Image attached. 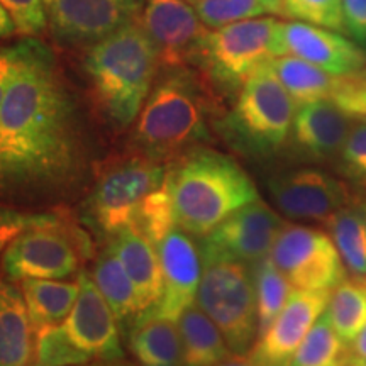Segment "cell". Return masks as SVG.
Here are the masks:
<instances>
[{"instance_id": "obj_1", "label": "cell", "mask_w": 366, "mask_h": 366, "mask_svg": "<svg viewBox=\"0 0 366 366\" xmlns=\"http://www.w3.org/2000/svg\"><path fill=\"white\" fill-rule=\"evenodd\" d=\"M81 162L75 104L51 51L31 38L17 43L0 102V200L61 192L79 180Z\"/></svg>"}, {"instance_id": "obj_2", "label": "cell", "mask_w": 366, "mask_h": 366, "mask_svg": "<svg viewBox=\"0 0 366 366\" xmlns=\"http://www.w3.org/2000/svg\"><path fill=\"white\" fill-rule=\"evenodd\" d=\"M177 226L194 236L259 199L253 180L236 159L209 148H192L167 168Z\"/></svg>"}, {"instance_id": "obj_3", "label": "cell", "mask_w": 366, "mask_h": 366, "mask_svg": "<svg viewBox=\"0 0 366 366\" xmlns=\"http://www.w3.org/2000/svg\"><path fill=\"white\" fill-rule=\"evenodd\" d=\"M158 66L157 49L139 21L90 46L84 70L92 102L107 124L126 129L136 121L153 89Z\"/></svg>"}, {"instance_id": "obj_4", "label": "cell", "mask_w": 366, "mask_h": 366, "mask_svg": "<svg viewBox=\"0 0 366 366\" xmlns=\"http://www.w3.org/2000/svg\"><path fill=\"white\" fill-rule=\"evenodd\" d=\"M207 112V97L199 80L185 68H170L151 89L132 139L146 157H172L209 136Z\"/></svg>"}, {"instance_id": "obj_5", "label": "cell", "mask_w": 366, "mask_h": 366, "mask_svg": "<svg viewBox=\"0 0 366 366\" xmlns=\"http://www.w3.org/2000/svg\"><path fill=\"white\" fill-rule=\"evenodd\" d=\"M297 104L269 66L258 68L241 85L234 107L222 122L232 144L253 154H269L285 143L294 126Z\"/></svg>"}, {"instance_id": "obj_6", "label": "cell", "mask_w": 366, "mask_h": 366, "mask_svg": "<svg viewBox=\"0 0 366 366\" xmlns=\"http://www.w3.org/2000/svg\"><path fill=\"white\" fill-rule=\"evenodd\" d=\"M199 307L214 320L234 355H249L258 341L254 282L248 264L202 253Z\"/></svg>"}, {"instance_id": "obj_7", "label": "cell", "mask_w": 366, "mask_h": 366, "mask_svg": "<svg viewBox=\"0 0 366 366\" xmlns=\"http://www.w3.org/2000/svg\"><path fill=\"white\" fill-rule=\"evenodd\" d=\"M90 237L63 216L51 214L48 221L17 236L2 256V269L14 282L26 278L65 280L92 253Z\"/></svg>"}, {"instance_id": "obj_8", "label": "cell", "mask_w": 366, "mask_h": 366, "mask_svg": "<svg viewBox=\"0 0 366 366\" xmlns=\"http://www.w3.org/2000/svg\"><path fill=\"white\" fill-rule=\"evenodd\" d=\"M167 168L146 154L117 158L105 164L89 199L92 222L111 237L134 226L137 210L148 194L162 185Z\"/></svg>"}, {"instance_id": "obj_9", "label": "cell", "mask_w": 366, "mask_h": 366, "mask_svg": "<svg viewBox=\"0 0 366 366\" xmlns=\"http://www.w3.org/2000/svg\"><path fill=\"white\" fill-rule=\"evenodd\" d=\"M273 17H254L217 27L204 36L194 63L219 85L237 89L274 58Z\"/></svg>"}, {"instance_id": "obj_10", "label": "cell", "mask_w": 366, "mask_h": 366, "mask_svg": "<svg viewBox=\"0 0 366 366\" xmlns=\"http://www.w3.org/2000/svg\"><path fill=\"white\" fill-rule=\"evenodd\" d=\"M269 258L295 290H332L346 278L331 236L315 227L283 224Z\"/></svg>"}, {"instance_id": "obj_11", "label": "cell", "mask_w": 366, "mask_h": 366, "mask_svg": "<svg viewBox=\"0 0 366 366\" xmlns=\"http://www.w3.org/2000/svg\"><path fill=\"white\" fill-rule=\"evenodd\" d=\"M146 0H44L48 27L65 44H95L139 19Z\"/></svg>"}, {"instance_id": "obj_12", "label": "cell", "mask_w": 366, "mask_h": 366, "mask_svg": "<svg viewBox=\"0 0 366 366\" xmlns=\"http://www.w3.org/2000/svg\"><path fill=\"white\" fill-rule=\"evenodd\" d=\"M283 224L280 216L258 199L236 210L205 236L200 253L256 264L272 253Z\"/></svg>"}, {"instance_id": "obj_13", "label": "cell", "mask_w": 366, "mask_h": 366, "mask_svg": "<svg viewBox=\"0 0 366 366\" xmlns=\"http://www.w3.org/2000/svg\"><path fill=\"white\" fill-rule=\"evenodd\" d=\"M137 21L157 49L159 65L167 70L194 63L209 33L195 7L185 0H146Z\"/></svg>"}, {"instance_id": "obj_14", "label": "cell", "mask_w": 366, "mask_h": 366, "mask_svg": "<svg viewBox=\"0 0 366 366\" xmlns=\"http://www.w3.org/2000/svg\"><path fill=\"white\" fill-rule=\"evenodd\" d=\"M297 56L334 76L350 75L366 65V51L341 33L302 21H278L274 56Z\"/></svg>"}, {"instance_id": "obj_15", "label": "cell", "mask_w": 366, "mask_h": 366, "mask_svg": "<svg viewBox=\"0 0 366 366\" xmlns=\"http://www.w3.org/2000/svg\"><path fill=\"white\" fill-rule=\"evenodd\" d=\"M268 189L287 217L324 224L353 199L345 182L314 168L272 177Z\"/></svg>"}, {"instance_id": "obj_16", "label": "cell", "mask_w": 366, "mask_h": 366, "mask_svg": "<svg viewBox=\"0 0 366 366\" xmlns=\"http://www.w3.org/2000/svg\"><path fill=\"white\" fill-rule=\"evenodd\" d=\"M331 290H292L285 307L258 337L249 356L262 366H288L297 347L327 307Z\"/></svg>"}, {"instance_id": "obj_17", "label": "cell", "mask_w": 366, "mask_h": 366, "mask_svg": "<svg viewBox=\"0 0 366 366\" xmlns=\"http://www.w3.org/2000/svg\"><path fill=\"white\" fill-rule=\"evenodd\" d=\"M79 297L71 312L61 322L63 329L68 337L94 360H122L124 351L119 337L117 319L111 305L85 272L79 274Z\"/></svg>"}, {"instance_id": "obj_18", "label": "cell", "mask_w": 366, "mask_h": 366, "mask_svg": "<svg viewBox=\"0 0 366 366\" xmlns=\"http://www.w3.org/2000/svg\"><path fill=\"white\" fill-rule=\"evenodd\" d=\"M163 272V297L153 312L159 317L178 322L180 315L194 305L202 278V258L195 242L180 227L158 246Z\"/></svg>"}, {"instance_id": "obj_19", "label": "cell", "mask_w": 366, "mask_h": 366, "mask_svg": "<svg viewBox=\"0 0 366 366\" xmlns=\"http://www.w3.org/2000/svg\"><path fill=\"white\" fill-rule=\"evenodd\" d=\"M353 122L331 99L315 100L297 107L292 139L305 157L324 162L341 153Z\"/></svg>"}, {"instance_id": "obj_20", "label": "cell", "mask_w": 366, "mask_h": 366, "mask_svg": "<svg viewBox=\"0 0 366 366\" xmlns=\"http://www.w3.org/2000/svg\"><path fill=\"white\" fill-rule=\"evenodd\" d=\"M111 248L134 285L139 315L153 312L163 297V272L154 244L129 227L112 237Z\"/></svg>"}, {"instance_id": "obj_21", "label": "cell", "mask_w": 366, "mask_h": 366, "mask_svg": "<svg viewBox=\"0 0 366 366\" xmlns=\"http://www.w3.org/2000/svg\"><path fill=\"white\" fill-rule=\"evenodd\" d=\"M33 326L21 285L0 272V366H29Z\"/></svg>"}, {"instance_id": "obj_22", "label": "cell", "mask_w": 366, "mask_h": 366, "mask_svg": "<svg viewBox=\"0 0 366 366\" xmlns=\"http://www.w3.org/2000/svg\"><path fill=\"white\" fill-rule=\"evenodd\" d=\"M127 342L139 366H183L177 322L154 314L139 315L127 331Z\"/></svg>"}, {"instance_id": "obj_23", "label": "cell", "mask_w": 366, "mask_h": 366, "mask_svg": "<svg viewBox=\"0 0 366 366\" xmlns=\"http://www.w3.org/2000/svg\"><path fill=\"white\" fill-rule=\"evenodd\" d=\"M29 312L33 334L39 329L61 324L71 312L80 292L79 282L26 278L19 282Z\"/></svg>"}, {"instance_id": "obj_24", "label": "cell", "mask_w": 366, "mask_h": 366, "mask_svg": "<svg viewBox=\"0 0 366 366\" xmlns=\"http://www.w3.org/2000/svg\"><path fill=\"white\" fill-rule=\"evenodd\" d=\"M177 326L182 340L183 366H214L232 355L222 332L199 305H190L180 315Z\"/></svg>"}, {"instance_id": "obj_25", "label": "cell", "mask_w": 366, "mask_h": 366, "mask_svg": "<svg viewBox=\"0 0 366 366\" xmlns=\"http://www.w3.org/2000/svg\"><path fill=\"white\" fill-rule=\"evenodd\" d=\"M346 272L366 280V200L351 199L326 222Z\"/></svg>"}, {"instance_id": "obj_26", "label": "cell", "mask_w": 366, "mask_h": 366, "mask_svg": "<svg viewBox=\"0 0 366 366\" xmlns=\"http://www.w3.org/2000/svg\"><path fill=\"white\" fill-rule=\"evenodd\" d=\"M92 280L95 282L100 294L111 305L117 320L127 324L129 327L139 317L141 310L134 285L111 246L95 262Z\"/></svg>"}, {"instance_id": "obj_27", "label": "cell", "mask_w": 366, "mask_h": 366, "mask_svg": "<svg viewBox=\"0 0 366 366\" xmlns=\"http://www.w3.org/2000/svg\"><path fill=\"white\" fill-rule=\"evenodd\" d=\"M269 66L288 92L294 102L299 105L315 102L331 97L337 76L320 70L312 63L297 56H274L269 59Z\"/></svg>"}, {"instance_id": "obj_28", "label": "cell", "mask_w": 366, "mask_h": 366, "mask_svg": "<svg viewBox=\"0 0 366 366\" xmlns=\"http://www.w3.org/2000/svg\"><path fill=\"white\" fill-rule=\"evenodd\" d=\"M353 361L351 345L342 340L327 315L322 314L297 347L288 366H350Z\"/></svg>"}, {"instance_id": "obj_29", "label": "cell", "mask_w": 366, "mask_h": 366, "mask_svg": "<svg viewBox=\"0 0 366 366\" xmlns=\"http://www.w3.org/2000/svg\"><path fill=\"white\" fill-rule=\"evenodd\" d=\"M324 314L336 332L351 345L366 324V280L351 277L337 283Z\"/></svg>"}, {"instance_id": "obj_30", "label": "cell", "mask_w": 366, "mask_h": 366, "mask_svg": "<svg viewBox=\"0 0 366 366\" xmlns=\"http://www.w3.org/2000/svg\"><path fill=\"white\" fill-rule=\"evenodd\" d=\"M254 294L256 314H258V337L272 326L277 315L285 307L288 297L292 294L290 283L285 278L272 258H264L254 264Z\"/></svg>"}, {"instance_id": "obj_31", "label": "cell", "mask_w": 366, "mask_h": 366, "mask_svg": "<svg viewBox=\"0 0 366 366\" xmlns=\"http://www.w3.org/2000/svg\"><path fill=\"white\" fill-rule=\"evenodd\" d=\"M175 227H178L175 207H173L170 187L164 177L162 185L148 194L144 202L141 204L132 229L144 236L151 244L159 246Z\"/></svg>"}, {"instance_id": "obj_32", "label": "cell", "mask_w": 366, "mask_h": 366, "mask_svg": "<svg viewBox=\"0 0 366 366\" xmlns=\"http://www.w3.org/2000/svg\"><path fill=\"white\" fill-rule=\"evenodd\" d=\"M92 361L94 358L68 337L61 324L34 332L29 366H81Z\"/></svg>"}, {"instance_id": "obj_33", "label": "cell", "mask_w": 366, "mask_h": 366, "mask_svg": "<svg viewBox=\"0 0 366 366\" xmlns=\"http://www.w3.org/2000/svg\"><path fill=\"white\" fill-rule=\"evenodd\" d=\"M282 16L346 33L342 0H283Z\"/></svg>"}, {"instance_id": "obj_34", "label": "cell", "mask_w": 366, "mask_h": 366, "mask_svg": "<svg viewBox=\"0 0 366 366\" xmlns=\"http://www.w3.org/2000/svg\"><path fill=\"white\" fill-rule=\"evenodd\" d=\"M194 7L204 24L212 29L268 14L262 0H197Z\"/></svg>"}, {"instance_id": "obj_35", "label": "cell", "mask_w": 366, "mask_h": 366, "mask_svg": "<svg viewBox=\"0 0 366 366\" xmlns=\"http://www.w3.org/2000/svg\"><path fill=\"white\" fill-rule=\"evenodd\" d=\"M334 104L353 121L366 122V80L360 71L337 76L331 97Z\"/></svg>"}, {"instance_id": "obj_36", "label": "cell", "mask_w": 366, "mask_h": 366, "mask_svg": "<svg viewBox=\"0 0 366 366\" xmlns=\"http://www.w3.org/2000/svg\"><path fill=\"white\" fill-rule=\"evenodd\" d=\"M16 26V31L24 38H36L48 29L44 0H0Z\"/></svg>"}, {"instance_id": "obj_37", "label": "cell", "mask_w": 366, "mask_h": 366, "mask_svg": "<svg viewBox=\"0 0 366 366\" xmlns=\"http://www.w3.org/2000/svg\"><path fill=\"white\" fill-rule=\"evenodd\" d=\"M341 170L356 182L366 183V122L355 121L341 153Z\"/></svg>"}, {"instance_id": "obj_38", "label": "cell", "mask_w": 366, "mask_h": 366, "mask_svg": "<svg viewBox=\"0 0 366 366\" xmlns=\"http://www.w3.org/2000/svg\"><path fill=\"white\" fill-rule=\"evenodd\" d=\"M49 216L51 214H27L0 204V253H4L17 236L27 229L44 224Z\"/></svg>"}, {"instance_id": "obj_39", "label": "cell", "mask_w": 366, "mask_h": 366, "mask_svg": "<svg viewBox=\"0 0 366 366\" xmlns=\"http://www.w3.org/2000/svg\"><path fill=\"white\" fill-rule=\"evenodd\" d=\"M346 33L366 43V0H342Z\"/></svg>"}, {"instance_id": "obj_40", "label": "cell", "mask_w": 366, "mask_h": 366, "mask_svg": "<svg viewBox=\"0 0 366 366\" xmlns=\"http://www.w3.org/2000/svg\"><path fill=\"white\" fill-rule=\"evenodd\" d=\"M16 59H17V44L0 46V102H2L9 81L12 79Z\"/></svg>"}, {"instance_id": "obj_41", "label": "cell", "mask_w": 366, "mask_h": 366, "mask_svg": "<svg viewBox=\"0 0 366 366\" xmlns=\"http://www.w3.org/2000/svg\"><path fill=\"white\" fill-rule=\"evenodd\" d=\"M351 350H353L355 361H358V363H366V324L360 331L358 336L355 337V341L351 342Z\"/></svg>"}, {"instance_id": "obj_42", "label": "cell", "mask_w": 366, "mask_h": 366, "mask_svg": "<svg viewBox=\"0 0 366 366\" xmlns=\"http://www.w3.org/2000/svg\"><path fill=\"white\" fill-rule=\"evenodd\" d=\"M16 34H17V31L11 19V16H9V12L4 9L2 4H0V39L12 38V36H16Z\"/></svg>"}, {"instance_id": "obj_43", "label": "cell", "mask_w": 366, "mask_h": 366, "mask_svg": "<svg viewBox=\"0 0 366 366\" xmlns=\"http://www.w3.org/2000/svg\"><path fill=\"white\" fill-rule=\"evenodd\" d=\"M214 366H262L259 363H256V361L251 358L249 355H229L226 360L219 361L217 365Z\"/></svg>"}, {"instance_id": "obj_44", "label": "cell", "mask_w": 366, "mask_h": 366, "mask_svg": "<svg viewBox=\"0 0 366 366\" xmlns=\"http://www.w3.org/2000/svg\"><path fill=\"white\" fill-rule=\"evenodd\" d=\"M267 7L268 14H280L282 16V2L283 0H262Z\"/></svg>"}, {"instance_id": "obj_45", "label": "cell", "mask_w": 366, "mask_h": 366, "mask_svg": "<svg viewBox=\"0 0 366 366\" xmlns=\"http://www.w3.org/2000/svg\"><path fill=\"white\" fill-rule=\"evenodd\" d=\"M95 366H132V365L124 363L122 360H119V361H100V363H95Z\"/></svg>"}, {"instance_id": "obj_46", "label": "cell", "mask_w": 366, "mask_h": 366, "mask_svg": "<svg viewBox=\"0 0 366 366\" xmlns=\"http://www.w3.org/2000/svg\"><path fill=\"white\" fill-rule=\"evenodd\" d=\"M360 73H361V75H363V79L366 80V65H365V68H361Z\"/></svg>"}, {"instance_id": "obj_47", "label": "cell", "mask_w": 366, "mask_h": 366, "mask_svg": "<svg viewBox=\"0 0 366 366\" xmlns=\"http://www.w3.org/2000/svg\"><path fill=\"white\" fill-rule=\"evenodd\" d=\"M350 366H361V365H360V363H358V361H353V363H351V365H350Z\"/></svg>"}, {"instance_id": "obj_48", "label": "cell", "mask_w": 366, "mask_h": 366, "mask_svg": "<svg viewBox=\"0 0 366 366\" xmlns=\"http://www.w3.org/2000/svg\"><path fill=\"white\" fill-rule=\"evenodd\" d=\"M185 2H189V4H192V6H194V4L197 2V0H185Z\"/></svg>"}, {"instance_id": "obj_49", "label": "cell", "mask_w": 366, "mask_h": 366, "mask_svg": "<svg viewBox=\"0 0 366 366\" xmlns=\"http://www.w3.org/2000/svg\"><path fill=\"white\" fill-rule=\"evenodd\" d=\"M360 365H361V366H366V363H360Z\"/></svg>"}]
</instances>
